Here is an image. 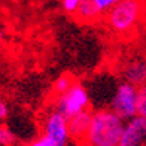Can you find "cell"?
Returning a JSON list of instances; mask_svg holds the SVG:
<instances>
[{"instance_id": "cell-1", "label": "cell", "mask_w": 146, "mask_h": 146, "mask_svg": "<svg viewBox=\"0 0 146 146\" xmlns=\"http://www.w3.org/2000/svg\"><path fill=\"white\" fill-rule=\"evenodd\" d=\"M124 127L125 121L112 109L94 110L90 130L84 142L92 146H118Z\"/></svg>"}, {"instance_id": "cell-3", "label": "cell", "mask_w": 146, "mask_h": 146, "mask_svg": "<svg viewBox=\"0 0 146 146\" xmlns=\"http://www.w3.org/2000/svg\"><path fill=\"white\" fill-rule=\"evenodd\" d=\"M137 100H139V87L127 81L116 84L110 100L109 109H112L121 116L124 121L134 118L137 115Z\"/></svg>"}, {"instance_id": "cell-14", "label": "cell", "mask_w": 146, "mask_h": 146, "mask_svg": "<svg viewBox=\"0 0 146 146\" xmlns=\"http://www.w3.org/2000/svg\"><path fill=\"white\" fill-rule=\"evenodd\" d=\"M81 3H82V0H61V8L67 14H75L78 8L81 6Z\"/></svg>"}, {"instance_id": "cell-10", "label": "cell", "mask_w": 146, "mask_h": 146, "mask_svg": "<svg viewBox=\"0 0 146 146\" xmlns=\"http://www.w3.org/2000/svg\"><path fill=\"white\" fill-rule=\"evenodd\" d=\"M75 84V81H73V78L70 75H61V76H58L55 81H54V85H52V90H54V92L57 96L60 94H63V92L67 91L72 85Z\"/></svg>"}, {"instance_id": "cell-15", "label": "cell", "mask_w": 146, "mask_h": 146, "mask_svg": "<svg viewBox=\"0 0 146 146\" xmlns=\"http://www.w3.org/2000/svg\"><path fill=\"white\" fill-rule=\"evenodd\" d=\"M9 115V108H8V103H6L2 97H0V124H2L6 118Z\"/></svg>"}, {"instance_id": "cell-9", "label": "cell", "mask_w": 146, "mask_h": 146, "mask_svg": "<svg viewBox=\"0 0 146 146\" xmlns=\"http://www.w3.org/2000/svg\"><path fill=\"white\" fill-rule=\"evenodd\" d=\"M75 18L79 23L82 24H92L100 18L102 12L98 11V8L96 6V3L92 0H82L81 6L78 8V11L75 12Z\"/></svg>"}, {"instance_id": "cell-18", "label": "cell", "mask_w": 146, "mask_h": 146, "mask_svg": "<svg viewBox=\"0 0 146 146\" xmlns=\"http://www.w3.org/2000/svg\"><path fill=\"white\" fill-rule=\"evenodd\" d=\"M82 146H92V145H90V143H85V142H84V145H82Z\"/></svg>"}, {"instance_id": "cell-8", "label": "cell", "mask_w": 146, "mask_h": 146, "mask_svg": "<svg viewBox=\"0 0 146 146\" xmlns=\"http://www.w3.org/2000/svg\"><path fill=\"white\" fill-rule=\"evenodd\" d=\"M91 119H92V112L90 109L79 112V113H76L75 116L69 119V131L75 140L78 142L85 140V136H87L91 125Z\"/></svg>"}, {"instance_id": "cell-17", "label": "cell", "mask_w": 146, "mask_h": 146, "mask_svg": "<svg viewBox=\"0 0 146 146\" xmlns=\"http://www.w3.org/2000/svg\"><path fill=\"white\" fill-rule=\"evenodd\" d=\"M3 37H5V31H3V29L0 27V42L3 40Z\"/></svg>"}, {"instance_id": "cell-12", "label": "cell", "mask_w": 146, "mask_h": 146, "mask_svg": "<svg viewBox=\"0 0 146 146\" xmlns=\"http://www.w3.org/2000/svg\"><path fill=\"white\" fill-rule=\"evenodd\" d=\"M137 115L146 118V84L139 87V100H137Z\"/></svg>"}, {"instance_id": "cell-11", "label": "cell", "mask_w": 146, "mask_h": 146, "mask_svg": "<svg viewBox=\"0 0 146 146\" xmlns=\"http://www.w3.org/2000/svg\"><path fill=\"white\" fill-rule=\"evenodd\" d=\"M15 142V134L6 125L0 124V146H12Z\"/></svg>"}, {"instance_id": "cell-6", "label": "cell", "mask_w": 146, "mask_h": 146, "mask_svg": "<svg viewBox=\"0 0 146 146\" xmlns=\"http://www.w3.org/2000/svg\"><path fill=\"white\" fill-rule=\"evenodd\" d=\"M118 146H146V118L136 115L125 121L124 133Z\"/></svg>"}, {"instance_id": "cell-7", "label": "cell", "mask_w": 146, "mask_h": 146, "mask_svg": "<svg viewBox=\"0 0 146 146\" xmlns=\"http://www.w3.org/2000/svg\"><path fill=\"white\" fill-rule=\"evenodd\" d=\"M119 73L122 76V81L134 84L137 87L146 84V58L133 57V58L127 60L121 66Z\"/></svg>"}, {"instance_id": "cell-2", "label": "cell", "mask_w": 146, "mask_h": 146, "mask_svg": "<svg viewBox=\"0 0 146 146\" xmlns=\"http://www.w3.org/2000/svg\"><path fill=\"white\" fill-rule=\"evenodd\" d=\"M143 6L140 0H121L106 12V24L118 35L130 33L140 21Z\"/></svg>"}, {"instance_id": "cell-4", "label": "cell", "mask_w": 146, "mask_h": 146, "mask_svg": "<svg viewBox=\"0 0 146 146\" xmlns=\"http://www.w3.org/2000/svg\"><path fill=\"white\" fill-rule=\"evenodd\" d=\"M90 108V92L82 84L75 82L72 87L57 96L55 98V110L63 113L67 119L75 116L82 110H87Z\"/></svg>"}, {"instance_id": "cell-13", "label": "cell", "mask_w": 146, "mask_h": 146, "mask_svg": "<svg viewBox=\"0 0 146 146\" xmlns=\"http://www.w3.org/2000/svg\"><path fill=\"white\" fill-rule=\"evenodd\" d=\"M92 2L96 3V6L98 8V11L102 12V14H106L109 9H112L115 5H118L121 0H92Z\"/></svg>"}, {"instance_id": "cell-5", "label": "cell", "mask_w": 146, "mask_h": 146, "mask_svg": "<svg viewBox=\"0 0 146 146\" xmlns=\"http://www.w3.org/2000/svg\"><path fill=\"white\" fill-rule=\"evenodd\" d=\"M43 136L49 146H67L70 140L69 119L58 110L49 112L43 122Z\"/></svg>"}, {"instance_id": "cell-16", "label": "cell", "mask_w": 146, "mask_h": 146, "mask_svg": "<svg viewBox=\"0 0 146 146\" xmlns=\"http://www.w3.org/2000/svg\"><path fill=\"white\" fill-rule=\"evenodd\" d=\"M30 146H49L48 140L45 139V136H40L39 139H36V140H33L30 143Z\"/></svg>"}]
</instances>
